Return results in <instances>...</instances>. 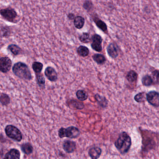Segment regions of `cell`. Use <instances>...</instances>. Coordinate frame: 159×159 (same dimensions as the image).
Listing matches in <instances>:
<instances>
[{"label": "cell", "instance_id": "1", "mask_svg": "<svg viewBox=\"0 0 159 159\" xmlns=\"http://www.w3.org/2000/svg\"><path fill=\"white\" fill-rule=\"evenodd\" d=\"M132 145L130 136L125 132L120 134L115 142V146L121 154H125L129 151Z\"/></svg>", "mask_w": 159, "mask_h": 159}, {"label": "cell", "instance_id": "2", "mask_svg": "<svg viewBox=\"0 0 159 159\" xmlns=\"http://www.w3.org/2000/svg\"><path fill=\"white\" fill-rule=\"evenodd\" d=\"M14 74L18 78L30 80L32 78L31 71L27 64L22 62H16L12 67Z\"/></svg>", "mask_w": 159, "mask_h": 159}, {"label": "cell", "instance_id": "3", "mask_svg": "<svg viewBox=\"0 0 159 159\" xmlns=\"http://www.w3.org/2000/svg\"><path fill=\"white\" fill-rule=\"evenodd\" d=\"M80 134V130L75 127H69L67 128H61L59 130V136L61 138L63 137L76 138Z\"/></svg>", "mask_w": 159, "mask_h": 159}, {"label": "cell", "instance_id": "4", "mask_svg": "<svg viewBox=\"0 0 159 159\" xmlns=\"http://www.w3.org/2000/svg\"><path fill=\"white\" fill-rule=\"evenodd\" d=\"M6 135L10 139L16 141H21L22 139V134L19 129L13 125H8L5 128Z\"/></svg>", "mask_w": 159, "mask_h": 159}, {"label": "cell", "instance_id": "5", "mask_svg": "<svg viewBox=\"0 0 159 159\" xmlns=\"http://www.w3.org/2000/svg\"><path fill=\"white\" fill-rule=\"evenodd\" d=\"M0 13L3 19L12 23H16L18 17L17 12L14 8L11 7L1 9Z\"/></svg>", "mask_w": 159, "mask_h": 159}, {"label": "cell", "instance_id": "6", "mask_svg": "<svg viewBox=\"0 0 159 159\" xmlns=\"http://www.w3.org/2000/svg\"><path fill=\"white\" fill-rule=\"evenodd\" d=\"M148 103L155 107H159V93L157 91H151L146 94Z\"/></svg>", "mask_w": 159, "mask_h": 159}, {"label": "cell", "instance_id": "7", "mask_svg": "<svg viewBox=\"0 0 159 159\" xmlns=\"http://www.w3.org/2000/svg\"><path fill=\"white\" fill-rule=\"evenodd\" d=\"M91 41H92L91 45L92 48L97 52H101L102 50V38L101 36L98 34H94L92 36Z\"/></svg>", "mask_w": 159, "mask_h": 159}, {"label": "cell", "instance_id": "8", "mask_svg": "<svg viewBox=\"0 0 159 159\" xmlns=\"http://www.w3.org/2000/svg\"><path fill=\"white\" fill-rule=\"evenodd\" d=\"M12 62L10 58L2 57L0 59V70L3 73H7L11 69Z\"/></svg>", "mask_w": 159, "mask_h": 159}, {"label": "cell", "instance_id": "9", "mask_svg": "<svg viewBox=\"0 0 159 159\" xmlns=\"http://www.w3.org/2000/svg\"><path fill=\"white\" fill-rule=\"evenodd\" d=\"M44 74L49 80L52 82H55L58 80V73L55 69L52 67L49 66L46 68Z\"/></svg>", "mask_w": 159, "mask_h": 159}, {"label": "cell", "instance_id": "10", "mask_svg": "<svg viewBox=\"0 0 159 159\" xmlns=\"http://www.w3.org/2000/svg\"><path fill=\"white\" fill-rule=\"evenodd\" d=\"M107 49L108 55L113 59H116L119 55L120 49L118 45L115 43H110Z\"/></svg>", "mask_w": 159, "mask_h": 159}, {"label": "cell", "instance_id": "11", "mask_svg": "<svg viewBox=\"0 0 159 159\" xmlns=\"http://www.w3.org/2000/svg\"><path fill=\"white\" fill-rule=\"evenodd\" d=\"M63 147L64 150L67 153H73L76 148L75 142L69 140L63 142Z\"/></svg>", "mask_w": 159, "mask_h": 159}, {"label": "cell", "instance_id": "12", "mask_svg": "<svg viewBox=\"0 0 159 159\" xmlns=\"http://www.w3.org/2000/svg\"><path fill=\"white\" fill-rule=\"evenodd\" d=\"M20 153L15 148L10 149L4 155L3 159H20Z\"/></svg>", "mask_w": 159, "mask_h": 159}, {"label": "cell", "instance_id": "13", "mask_svg": "<svg viewBox=\"0 0 159 159\" xmlns=\"http://www.w3.org/2000/svg\"><path fill=\"white\" fill-rule=\"evenodd\" d=\"M101 153V149L97 147H92L89 150V155L92 159H99Z\"/></svg>", "mask_w": 159, "mask_h": 159}, {"label": "cell", "instance_id": "14", "mask_svg": "<svg viewBox=\"0 0 159 159\" xmlns=\"http://www.w3.org/2000/svg\"><path fill=\"white\" fill-rule=\"evenodd\" d=\"M95 98L100 107L103 108H106L107 107L108 101L106 97L97 94L95 95Z\"/></svg>", "mask_w": 159, "mask_h": 159}, {"label": "cell", "instance_id": "15", "mask_svg": "<svg viewBox=\"0 0 159 159\" xmlns=\"http://www.w3.org/2000/svg\"><path fill=\"white\" fill-rule=\"evenodd\" d=\"M73 23L76 28L79 29H81L85 25V18L81 16H76L74 20Z\"/></svg>", "mask_w": 159, "mask_h": 159}, {"label": "cell", "instance_id": "16", "mask_svg": "<svg viewBox=\"0 0 159 159\" xmlns=\"http://www.w3.org/2000/svg\"><path fill=\"white\" fill-rule=\"evenodd\" d=\"M95 23L96 24V26L98 28H100L102 31L104 32H106L107 31V24L105 22L101 20L100 19L96 17L93 18Z\"/></svg>", "mask_w": 159, "mask_h": 159}, {"label": "cell", "instance_id": "17", "mask_svg": "<svg viewBox=\"0 0 159 159\" xmlns=\"http://www.w3.org/2000/svg\"><path fill=\"white\" fill-rule=\"evenodd\" d=\"M7 48L14 55H18L21 54L22 51L20 47L14 44H11L8 45Z\"/></svg>", "mask_w": 159, "mask_h": 159}, {"label": "cell", "instance_id": "18", "mask_svg": "<svg viewBox=\"0 0 159 159\" xmlns=\"http://www.w3.org/2000/svg\"><path fill=\"white\" fill-rule=\"evenodd\" d=\"M93 60L99 65H103L106 62V58L104 55L100 54H96L93 55Z\"/></svg>", "mask_w": 159, "mask_h": 159}, {"label": "cell", "instance_id": "19", "mask_svg": "<svg viewBox=\"0 0 159 159\" xmlns=\"http://www.w3.org/2000/svg\"><path fill=\"white\" fill-rule=\"evenodd\" d=\"M138 74L134 70H130L127 74L126 79L130 83H133L137 81Z\"/></svg>", "mask_w": 159, "mask_h": 159}, {"label": "cell", "instance_id": "20", "mask_svg": "<svg viewBox=\"0 0 159 159\" xmlns=\"http://www.w3.org/2000/svg\"><path fill=\"white\" fill-rule=\"evenodd\" d=\"M68 103L69 105L71 106L72 108H73L75 109L81 110L84 108V103L76 100H71L69 101Z\"/></svg>", "mask_w": 159, "mask_h": 159}, {"label": "cell", "instance_id": "21", "mask_svg": "<svg viewBox=\"0 0 159 159\" xmlns=\"http://www.w3.org/2000/svg\"><path fill=\"white\" fill-rule=\"evenodd\" d=\"M77 51L78 54L82 57H86L90 53L89 48L84 46H80L77 49Z\"/></svg>", "mask_w": 159, "mask_h": 159}, {"label": "cell", "instance_id": "22", "mask_svg": "<svg viewBox=\"0 0 159 159\" xmlns=\"http://www.w3.org/2000/svg\"><path fill=\"white\" fill-rule=\"evenodd\" d=\"M21 149L24 154H29L32 153L33 151V148L32 145L29 143H24L21 145Z\"/></svg>", "mask_w": 159, "mask_h": 159}, {"label": "cell", "instance_id": "23", "mask_svg": "<svg viewBox=\"0 0 159 159\" xmlns=\"http://www.w3.org/2000/svg\"><path fill=\"white\" fill-rule=\"evenodd\" d=\"M76 96L80 101H85L88 97L87 93L84 90H79L76 92Z\"/></svg>", "mask_w": 159, "mask_h": 159}, {"label": "cell", "instance_id": "24", "mask_svg": "<svg viewBox=\"0 0 159 159\" xmlns=\"http://www.w3.org/2000/svg\"><path fill=\"white\" fill-rule=\"evenodd\" d=\"M33 70L35 72L36 74L41 73L43 68V64L41 62L34 61L32 65Z\"/></svg>", "mask_w": 159, "mask_h": 159}, {"label": "cell", "instance_id": "25", "mask_svg": "<svg viewBox=\"0 0 159 159\" xmlns=\"http://www.w3.org/2000/svg\"><path fill=\"white\" fill-rule=\"evenodd\" d=\"M36 75V81L40 87L44 88H45L46 80L42 74H37Z\"/></svg>", "mask_w": 159, "mask_h": 159}, {"label": "cell", "instance_id": "26", "mask_svg": "<svg viewBox=\"0 0 159 159\" xmlns=\"http://www.w3.org/2000/svg\"><path fill=\"white\" fill-rule=\"evenodd\" d=\"M141 81H142V84L144 86H147V87L151 86L154 82L153 80L152 79V77L149 75H146L143 76L141 80Z\"/></svg>", "mask_w": 159, "mask_h": 159}, {"label": "cell", "instance_id": "27", "mask_svg": "<svg viewBox=\"0 0 159 159\" xmlns=\"http://www.w3.org/2000/svg\"><path fill=\"white\" fill-rule=\"evenodd\" d=\"M0 101L2 106H7L10 102V97L6 94L2 93L0 97Z\"/></svg>", "mask_w": 159, "mask_h": 159}, {"label": "cell", "instance_id": "28", "mask_svg": "<svg viewBox=\"0 0 159 159\" xmlns=\"http://www.w3.org/2000/svg\"><path fill=\"white\" fill-rule=\"evenodd\" d=\"M79 39L80 41L82 43H88L91 41V38H90V35L86 32H83V33L79 36Z\"/></svg>", "mask_w": 159, "mask_h": 159}, {"label": "cell", "instance_id": "29", "mask_svg": "<svg viewBox=\"0 0 159 159\" xmlns=\"http://www.w3.org/2000/svg\"><path fill=\"white\" fill-rule=\"evenodd\" d=\"M134 99L136 102H143L147 100V96L145 92H140L134 96Z\"/></svg>", "mask_w": 159, "mask_h": 159}, {"label": "cell", "instance_id": "30", "mask_svg": "<svg viewBox=\"0 0 159 159\" xmlns=\"http://www.w3.org/2000/svg\"><path fill=\"white\" fill-rule=\"evenodd\" d=\"M1 34L2 37L6 38L9 37L11 34L10 28L8 26H1Z\"/></svg>", "mask_w": 159, "mask_h": 159}, {"label": "cell", "instance_id": "31", "mask_svg": "<svg viewBox=\"0 0 159 159\" xmlns=\"http://www.w3.org/2000/svg\"><path fill=\"white\" fill-rule=\"evenodd\" d=\"M83 8L88 12L92 11L93 8V4L90 0H86L83 3Z\"/></svg>", "mask_w": 159, "mask_h": 159}, {"label": "cell", "instance_id": "32", "mask_svg": "<svg viewBox=\"0 0 159 159\" xmlns=\"http://www.w3.org/2000/svg\"><path fill=\"white\" fill-rule=\"evenodd\" d=\"M153 76L154 77L156 82L159 84V70H156L152 72Z\"/></svg>", "mask_w": 159, "mask_h": 159}, {"label": "cell", "instance_id": "33", "mask_svg": "<svg viewBox=\"0 0 159 159\" xmlns=\"http://www.w3.org/2000/svg\"><path fill=\"white\" fill-rule=\"evenodd\" d=\"M75 17V15L73 13H70L68 14L67 18L69 20H74Z\"/></svg>", "mask_w": 159, "mask_h": 159}]
</instances>
